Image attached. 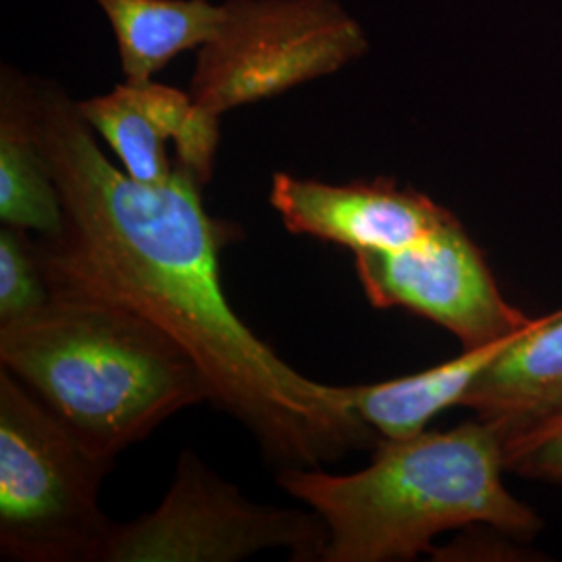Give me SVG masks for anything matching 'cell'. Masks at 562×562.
Instances as JSON below:
<instances>
[{
	"instance_id": "cell-8",
	"label": "cell",
	"mask_w": 562,
	"mask_h": 562,
	"mask_svg": "<svg viewBox=\"0 0 562 562\" xmlns=\"http://www.w3.org/2000/svg\"><path fill=\"white\" fill-rule=\"evenodd\" d=\"M78 106L130 178L162 183L181 167L202 186L213 180L222 117L206 111L190 92L155 80L123 81L109 94L86 99Z\"/></svg>"
},
{
	"instance_id": "cell-3",
	"label": "cell",
	"mask_w": 562,
	"mask_h": 562,
	"mask_svg": "<svg viewBox=\"0 0 562 562\" xmlns=\"http://www.w3.org/2000/svg\"><path fill=\"white\" fill-rule=\"evenodd\" d=\"M0 362L109 462L171 415L211 402L199 364L161 329L81 296L53 294L36 315L0 325Z\"/></svg>"
},
{
	"instance_id": "cell-12",
	"label": "cell",
	"mask_w": 562,
	"mask_h": 562,
	"mask_svg": "<svg viewBox=\"0 0 562 562\" xmlns=\"http://www.w3.org/2000/svg\"><path fill=\"white\" fill-rule=\"evenodd\" d=\"M462 350L457 359L390 382L340 385L341 402L380 438L404 440L425 431L446 408L462 406L475 380L515 340Z\"/></svg>"
},
{
	"instance_id": "cell-7",
	"label": "cell",
	"mask_w": 562,
	"mask_h": 562,
	"mask_svg": "<svg viewBox=\"0 0 562 562\" xmlns=\"http://www.w3.org/2000/svg\"><path fill=\"white\" fill-rule=\"evenodd\" d=\"M355 269L375 308L425 317L448 329L462 350L519 336L538 319L504 299L482 248L454 215L415 246L355 252Z\"/></svg>"
},
{
	"instance_id": "cell-1",
	"label": "cell",
	"mask_w": 562,
	"mask_h": 562,
	"mask_svg": "<svg viewBox=\"0 0 562 562\" xmlns=\"http://www.w3.org/2000/svg\"><path fill=\"white\" fill-rule=\"evenodd\" d=\"M36 120L63 211L59 232L38 236L50 294L109 302L161 329L199 364L211 404L241 423L278 471L378 446L340 385L299 373L234 313L222 250L240 229L206 213V186L181 167L162 183L130 178L55 81L36 80Z\"/></svg>"
},
{
	"instance_id": "cell-13",
	"label": "cell",
	"mask_w": 562,
	"mask_h": 562,
	"mask_svg": "<svg viewBox=\"0 0 562 562\" xmlns=\"http://www.w3.org/2000/svg\"><path fill=\"white\" fill-rule=\"evenodd\" d=\"M111 23L127 83L155 80L171 60L199 50L222 23V4L209 0H90Z\"/></svg>"
},
{
	"instance_id": "cell-6",
	"label": "cell",
	"mask_w": 562,
	"mask_h": 562,
	"mask_svg": "<svg viewBox=\"0 0 562 562\" xmlns=\"http://www.w3.org/2000/svg\"><path fill=\"white\" fill-rule=\"evenodd\" d=\"M325 546L327 527L315 510L252 503L183 450L161 504L134 521H113L101 562H236L271 548L317 562Z\"/></svg>"
},
{
	"instance_id": "cell-11",
	"label": "cell",
	"mask_w": 562,
	"mask_h": 562,
	"mask_svg": "<svg viewBox=\"0 0 562 562\" xmlns=\"http://www.w3.org/2000/svg\"><path fill=\"white\" fill-rule=\"evenodd\" d=\"M0 222L41 238L57 234L63 222L38 136L36 80L9 65L0 74Z\"/></svg>"
},
{
	"instance_id": "cell-15",
	"label": "cell",
	"mask_w": 562,
	"mask_h": 562,
	"mask_svg": "<svg viewBox=\"0 0 562 562\" xmlns=\"http://www.w3.org/2000/svg\"><path fill=\"white\" fill-rule=\"evenodd\" d=\"M504 467L527 480L562 485V413L508 438Z\"/></svg>"
},
{
	"instance_id": "cell-10",
	"label": "cell",
	"mask_w": 562,
	"mask_h": 562,
	"mask_svg": "<svg viewBox=\"0 0 562 562\" xmlns=\"http://www.w3.org/2000/svg\"><path fill=\"white\" fill-rule=\"evenodd\" d=\"M462 406L513 438L562 413V311L538 317L475 380Z\"/></svg>"
},
{
	"instance_id": "cell-4",
	"label": "cell",
	"mask_w": 562,
	"mask_h": 562,
	"mask_svg": "<svg viewBox=\"0 0 562 562\" xmlns=\"http://www.w3.org/2000/svg\"><path fill=\"white\" fill-rule=\"evenodd\" d=\"M111 467L0 371L2 561L101 562L113 521L102 515L99 492Z\"/></svg>"
},
{
	"instance_id": "cell-9",
	"label": "cell",
	"mask_w": 562,
	"mask_h": 562,
	"mask_svg": "<svg viewBox=\"0 0 562 562\" xmlns=\"http://www.w3.org/2000/svg\"><path fill=\"white\" fill-rule=\"evenodd\" d=\"M269 202L290 234L359 250H401L427 240L452 213L390 178L350 183L278 171Z\"/></svg>"
},
{
	"instance_id": "cell-5",
	"label": "cell",
	"mask_w": 562,
	"mask_h": 562,
	"mask_svg": "<svg viewBox=\"0 0 562 562\" xmlns=\"http://www.w3.org/2000/svg\"><path fill=\"white\" fill-rule=\"evenodd\" d=\"M369 41L338 0H225L217 34L199 48L190 94L223 117L361 59Z\"/></svg>"
},
{
	"instance_id": "cell-14",
	"label": "cell",
	"mask_w": 562,
	"mask_h": 562,
	"mask_svg": "<svg viewBox=\"0 0 562 562\" xmlns=\"http://www.w3.org/2000/svg\"><path fill=\"white\" fill-rule=\"evenodd\" d=\"M50 285L42 265L38 238L30 232L0 227V325L21 322L50 301Z\"/></svg>"
},
{
	"instance_id": "cell-2",
	"label": "cell",
	"mask_w": 562,
	"mask_h": 562,
	"mask_svg": "<svg viewBox=\"0 0 562 562\" xmlns=\"http://www.w3.org/2000/svg\"><path fill=\"white\" fill-rule=\"evenodd\" d=\"M504 442L494 423L475 417L448 431L380 438L357 473L283 469L278 483L325 522L322 562L415 561L450 529L487 525L513 538L542 529L504 485Z\"/></svg>"
}]
</instances>
